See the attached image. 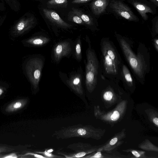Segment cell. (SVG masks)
Listing matches in <instances>:
<instances>
[{
	"label": "cell",
	"mask_w": 158,
	"mask_h": 158,
	"mask_svg": "<svg viewBox=\"0 0 158 158\" xmlns=\"http://www.w3.org/2000/svg\"><path fill=\"white\" fill-rule=\"evenodd\" d=\"M85 153L84 152H82L77 154L76 155V157H81L85 156Z\"/></svg>",
	"instance_id": "31"
},
{
	"label": "cell",
	"mask_w": 158,
	"mask_h": 158,
	"mask_svg": "<svg viewBox=\"0 0 158 158\" xmlns=\"http://www.w3.org/2000/svg\"><path fill=\"white\" fill-rule=\"evenodd\" d=\"M4 92V89L0 87V96H1Z\"/></svg>",
	"instance_id": "35"
},
{
	"label": "cell",
	"mask_w": 158,
	"mask_h": 158,
	"mask_svg": "<svg viewBox=\"0 0 158 158\" xmlns=\"http://www.w3.org/2000/svg\"><path fill=\"white\" fill-rule=\"evenodd\" d=\"M114 34L134 76L138 81L143 83L146 75L149 73L150 69V56L148 49L144 44L140 43L135 54L132 49L133 44L128 38L116 31Z\"/></svg>",
	"instance_id": "1"
},
{
	"label": "cell",
	"mask_w": 158,
	"mask_h": 158,
	"mask_svg": "<svg viewBox=\"0 0 158 158\" xmlns=\"http://www.w3.org/2000/svg\"><path fill=\"white\" fill-rule=\"evenodd\" d=\"M19 148V147L0 144V153L11 152Z\"/></svg>",
	"instance_id": "20"
},
{
	"label": "cell",
	"mask_w": 158,
	"mask_h": 158,
	"mask_svg": "<svg viewBox=\"0 0 158 158\" xmlns=\"http://www.w3.org/2000/svg\"><path fill=\"white\" fill-rule=\"evenodd\" d=\"M72 11L78 15L83 21L85 25L92 28L94 30H98V25L96 20H94V18L91 15L87 14L82 10L75 8H72Z\"/></svg>",
	"instance_id": "11"
},
{
	"label": "cell",
	"mask_w": 158,
	"mask_h": 158,
	"mask_svg": "<svg viewBox=\"0 0 158 158\" xmlns=\"http://www.w3.org/2000/svg\"><path fill=\"white\" fill-rule=\"evenodd\" d=\"M93 0H73L72 2L73 4L85 3L89 2Z\"/></svg>",
	"instance_id": "25"
},
{
	"label": "cell",
	"mask_w": 158,
	"mask_h": 158,
	"mask_svg": "<svg viewBox=\"0 0 158 158\" xmlns=\"http://www.w3.org/2000/svg\"><path fill=\"white\" fill-rule=\"evenodd\" d=\"M107 12L113 14L118 19L135 22L139 21V19L131 8L121 0H110Z\"/></svg>",
	"instance_id": "4"
},
{
	"label": "cell",
	"mask_w": 158,
	"mask_h": 158,
	"mask_svg": "<svg viewBox=\"0 0 158 158\" xmlns=\"http://www.w3.org/2000/svg\"><path fill=\"white\" fill-rule=\"evenodd\" d=\"M121 81L124 84L129 87L133 86L135 81L133 77L130 70L123 62L121 72Z\"/></svg>",
	"instance_id": "12"
},
{
	"label": "cell",
	"mask_w": 158,
	"mask_h": 158,
	"mask_svg": "<svg viewBox=\"0 0 158 158\" xmlns=\"http://www.w3.org/2000/svg\"><path fill=\"white\" fill-rule=\"evenodd\" d=\"M153 39V44L156 50L158 52V40L157 37H154Z\"/></svg>",
	"instance_id": "26"
},
{
	"label": "cell",
	"mask_w": 158,
	"mask_h": 158,
	"mask_svg": "<svg viewBox=\"0 0 158 158\" xmlns=\"http://www.w3.org/2000/svg\"><path fill=\"white\" fill-rule=\"evenodd\" d=\"M35 23L33 16L24 15L15 23L14 27V31L17 34H22L33 27Z\"/></svg>",
	"instance_id": "7"
},
{
	"label": "cell",
	"mask_w": 158,
	"mask_h": 158,
	"mask_svg": "<svg viewBox=\"0 0 158 158\" xmlns=\"http://www.w3.org/2000/svg\"><path fill=\"white\" fill-rule=\"evenodd\" d=\"M71 50L70 44L69 42L64 41L58 43L54 47L53 50L55 60L59 62L63 57L69 55Z\"/></svg>",
	"instance_id": "10"
},
{
	"label": "cell",
	"mask_w": 158,
	"mask_h": 158,
	"mask_svg": "<svg viewBox=\"0 0 158 158\" xmlns=\"http://www.w3.org/2000/svg\"><path fill=\"white\" fill-rule=\"evenodd\" d=\"M153 121L157 126L158 125V118H154L153 119Z\"/></svg>",
	"instance_id": "34"
},
{
	"label": "cell",
	"mask_w": 158,
	"mask_h": 158,
	"mask_svg": "<svg viewBox=\"0 0 158 158\" xmlns=\"http://www.w3.org/2000/svg\"><path fill=\"white\" fill-rule=\"evenodd\" d=\"M78 133L81 135H84L85 134L86 131L83 129H79L78 131Z\"/></svg>",
	"instance_id": "27"
},
{
	"label": "cell",
	"mask_w": 158,
	"mask_h": 158,
	"mask_svg": "<svg viewBox=\"0 0 158 158\" xmlns=\"http://www.w3.org/2000/svg\"><path fill=\"white\" fill-rule=\"evenodd\" d=\"M86 56L85 83L88 89L92 90L97 84L102 72L100 62L90 43H89V47L86 50Z\"/></svg>",
	"instance_id": "3"
},
{
	"label": "cell",
	"mask_w": 158,
	"mask_h": 158,
	"mask_svg": "<svg viewBox=\"0 0 158 158\" xmlns=\"http://www.w3.org/2000/svg\"><path fill=\"white\" fill-rule=\"evenodd\" d=\"M153 4L157 7H158V0H148Z\"/></svg>",
	"instance_id": "29"
},
{
	"label": "cell",
	"mask_w": 158,
	"mask_h": 158,
	"mask_svg": "<svg viewBox=\"0 0 158 158\" xmlns=\"http://www.w3.org/2000/svg\"><path fill=\"white\" fill-rule=\"evenodd\" d=\"M19 156L15 153H12L5 155L1 157L3 158H16L18 157Z\"/></svg>",
	"instance_id": "24"
},
{
	"label": "cell",
	"mask_w": 158,
	"mask_h": 158,
	"mask_svg": "<svg viewBox=\"0 0 158 158\" xmlns=\"http://www.w3.org/2000/svg\"><path fill=\"white\" fill-rule=\"evenodd\" d=\"M26 104V101L24 99L17 100L8 105L6 107V111L9 113L15 112L22 109Z\"/></svg>",
	"instance_id": "14"
},
{
	"label": "cell",
	"mask_w": 158,
	"mask_h": 158,
	"mask_svg": "<svg viewBox=\"0 0 158 158\" xmlns=\"http://www.w3.org/2000/svg\"><path fill=\"white\" fill-rule=\"evenodd\" d=\"M43 10L45 18L56 26L64 29L71 27V24L64 21L55 11L45 8Z\"/></svg>",
	"instance_id": "8"
},
{
	"label": "cell",
	"mask_w": 158,
	"mask_h": 158,
	"mask_svg": "<svg viewBox=\"0 0 158 158\" xmlns=\"http://www.w3.org/2000/svg\"><path fill=\"white\" fill-rule=\"evenodd\" d=\"M81 80V75L76 74L72 76L68 80L67 82L73 89L78 93H81L82 91Z\"/></svg>",
	"instance_id": "13"
},
{
	"label": "cell",
	"mask_w": 158,
	"mask_h": 158,
	"mask_svg": "<svg viewBox=\"0 0 158 158\" xmlns=\"http://www.w3.org/2000/svg\"><path fill=\"white\" fill-rule=\"evenodd\" d=\"M119 118V114L117 111H114L111 115L110 118L113 121H116Z\"/></svg>",
	"instance_id": "23"
},
{
	"label": "cell",
	"mask_w": 158,
	"mask_h": 158,
	"mask_svg": "<svg viewBox=\"0 0 158 158\" xmlns=\"http://www.w3.org/2000/svg\"><path fill=\"white\" fill-rule=\"evenodd\" d=\"M2 20V19H1V17H0V21H1Z\"/></svg>",
	"instance_id": "36"
},
{
	"label": "cell",
	"mask_w": 158,
	"mask_h": 158,
	"mask_svg": "<svg viewBox=\"0 0 158 158\" xmlns=\"http://www.w3.org/2000/svg\"><path fill=\"white\" fill-rule=\"evenodd\" d=\"M122 0V1H124L125 0Z\"/></svg>",
	"instance_id": "37"
},
{
	"label": "cell",
	"mask_w": 158,
	"mask_h": 158,
	"mask_svg": "<svg viewBox=\"0 0 158 158\" xmlns=\"http://www.w3.org/2000/svg\"><path fill=\"white\" fill-rule=\"evenodd\" d=\"M100 65L102 76L115 81L121 80V72L123 61L113 42L104 37L100 43Z\"/></svg>",
	"instance_id": "2"
},
{
	"label": "cell",
	"mask_w": 158,
	"mask_h": 158,
	"mask_svg": "<svg viewBox=\"0 0 158 158\" xmlns=\"http://www.w3.org/2000/svg\"><path fill=\"white\" fill-rule=\"evenodd\" d=\"M5 9V6L3 3L0 0V10L3 11Z\"/></svg>",
	"instance_id": "30"
},
{
	"label": "cell",
	"mask_w": 158,
	"mask_h": 158,
	"mask_svg": "<svg viewBox=\"0 0 158 158\" xmlns=\"http://www.w3.org/2000/svg\"><path fill=\"white\" fill-rule=\"evenodd\" d=\"M10 8L15 11H18L20 9V4L17 0H5Z\"/></svg>",
	"instance_id": "21"
},
{
	"label": "cell",
	"mask_w": 158,
	"mask_h": 158,
	"mask_svg": "<svg viewBox=\"0 0 158 158\" xmlns=\"http://www.w3.org/2000/svg\"><path fill=\"white\" fill-rule=\"evenodd\" d=\"M44 63L42 59L36 57L31 59L26 64L27 75L35 88H37L39 85Z\"/></svg>",
	"instance_id": "5"
},
{
	"label": "cell",
	"mask_w": 158,
	"mask_h": 158,
	"mask_svg": "<svg viewBox=\"0 0 158 158\" xmlns=\"http://www.w3.org/2000/svg\"><path fill=\"white\" fill-rule=\"evenodd\" d=\"M101 152H98L94 155L93 157L95 158H99L101 157Z\"/></svg>",
	"instance_id": "33"
},
{
	"label": "cell",
	"mask_w": 158,
	"mask_h": 158,
	"mask_svg": "<svg viewBox=\"0 0 158 158\" xmlns=\"http://www.w3.org/2000/svg\"><path fill=\"white\" fill-rule=\"evenodd\" d=\"M68 20L72 22L81 25H86L83 21L77 14L72 11L69 12L68 15Z\"/></svg>",
	"instance_id": "17"
},
{
	"label": "cell",
	"mask_w": 158,
	"mask_h": 158,
	"mask_svg": "<svg viewBox=\"0 0 158 158\" xmlns=\"http://www.w3.org/2000/svg\"><path fill=\"white\" fill-rule=\"evenodd\" d=\"M113 95V94L111 91H108L104 93L103 98L106 100H110L111 99Z\"/></svg>",
	"instance_id": "22"
},
{
	"label": "cell",
	"mask_w": 158,
	"mask_h": 158,
	"mask_svg": "<svg viewBox=\"0 0 158 158\" xmlns=\"http://www.w3.org/2000/svg\"><path fill=\"white\" fill-rule=\"evenodd\" d=\"M152 35L154 38L158 34V16L157 15L154 17L152 20Z\"/></svg>",
	"instance_id": "18"
},
{
	"label": "cell",
	"mask_w": 158,
	"mask_h": 158,
	"mask_svg": "<svg viewBox=\"0 0 158 158\" xmlns=\"http://www.w3.org/2000/svg\"><path fill=\"white\" fill-rule=\"evenodd\" d=\"M132 153L136 157H139L140 156L139 154L136 151L133 150L132 152Z\"/></svg>",
	"instance_id": "32"
},
{
	"label": "cell",
	"mask_w": 158,
	"mask_h": 158,
	"mask_svg": "<svg viewBox=\"0 0 158 158\" xmlns=\"http://www.w3.org/2000/svg\"><path fill=\"white\" fill-rule=\"evenodd\" d=\"M110 0H93L90 7L93 14L96 17H99L107 12Z\"/></svg>",
	"instance_id": "9"
},
{
	"label": "cell",
	"mask_w": 158,
	"mask_h": 158,
	"mask_svg": "<svg viewBox=\"0 0 158 158\" xmlns=\"http://www.w3.org/2000/svg\"><path fill=\"white\" fill-rule=\"evenodd\" d=\"M118 141V139L117 138H114L111 140L110 141V143L111 145H114Z\"/></svg>",
	"instance_id": "28"
},
{
	"label": "cell",
	"mask_w": 158,
	"mask_h": 158,
	"mask_svg": "<svg viewBox=\"0 0 158 158\" xmlns=\"http://www.w3.org/2000/svg\"><path fill=\"white\" fill-rule=\"evenodd\" d=\"M137 10L145 21L148 19L147 13L152 15L156 13V6L148 0H127Z\"/></svg>",
	"instance_id": "6"
},
{
	"label": "cell",
	"mask_w": 158,
	"mask_h": 158,
	"mask_svg": "<svg viewBox=\"0 0 158 158\" xmlns=\"http://www.w3.org/2000/svg\"><path fill=\"white\" fill-rule=\"evenodd\" d=\"M50 41V39L47 37L40 36L32 38L27 40V42L33 46H41L46 44Z\"/></svg>",
	"instance_id": "15"
},
{
	"label": "cell",
	"mask_w": 158,
	"mask_h": 158,
	"mask_svg": "<svg viewBox=\"0 0 158 158\" xmlns=\"http://www.w3.org/2000/svg\"><path fill=\"white\" fill-rule=\"evenodd\" d=\"M68 3V0H50L47 2V5L49 8H65Z\"/></svg>",
	"instance_id": "16"
},
{
	"label": "cell",
	"mask_w": 158,
	"mask_h": 158,
	"mask_svg": "<svg viewBox=\"0 0 158 158\" xmlns=\"http://www.w3.org/2000/svg\"><path fill=\"white\" fill-rule=\"evenodd\" d=\"M75 55L77 59L78 60H81L82 58L81 47V41L80 37L77 40L75 47Z\"/></svg>",
	"instance_id": "19"
}]
</instances>
